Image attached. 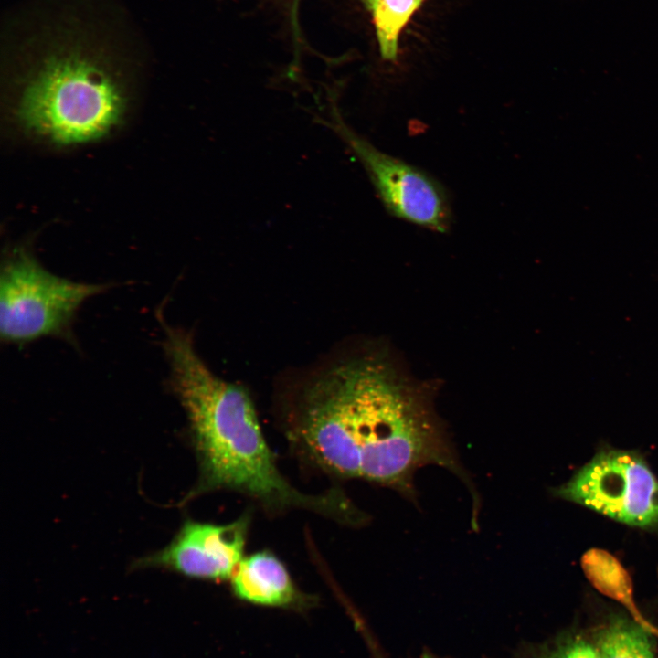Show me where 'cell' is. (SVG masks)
I'll list each match as a JSON object with an SVG mask.
<instances>
[{"label":"cell","mask_w":658,"mask_h":658,"mask_svg":"<svg viewBox=\"0 0 658 658\" xmlns=\"http://www.w3.org/2000/svg\"><path fill=\"white\" fill-rule=\"evenodd\" d=\"M360 1L371 15L381 58L395 61L402 30L427 0Z\"/></svg>","instance_id":"cell-11"},{"label":"cell","mask_w":658,"mask_h":658,"mask_svg":"<svg viewBox=\"0 0 658 658\" xmlns=\"http://www.w3.org/2000/svg\"><path fill=\"white\" fill-rule=\"evenodd\" d=\"M12 113L30 139L57 147L108 137L130 104L128 69L111 35L81 19H57L30 35Z\"/></svg>","instance_id":"cell-3"},{"label":"cell","mask_w":658,"mask_h":658,"mask_svg":"<svg viewBox=\"0 0 658 658\" xmlns=\"http://www.w3.org/2000/svg\"><path fill=\"white\" fill-rule=\"evenodd\" d=\"M283 427L294 452L334 478L364 480L410 500L415 472L426 465L471 483L425 398L379 355L345 359L316 377L288 408Z\"/></svg>","instance_id":"cell-1"},{"label":"cell","mask_w":658,"mask_h":658,"mask_svg":"<svg viewBox=\"0 0 658 658\" xmlns=\"http://www.w3.org/2000/svg\"><path fill=\"white\" fill-rule=\"evenodd\" d=\"M331 126L359 158L387 210L409 222L445 232L451 208L441 185L424 171L387 155L353 133L333 107Z\"/></svg>","instance_id":"cell-6"},{"label":"cell","mask_w":658,"mask_h":658,"mask_svg":"<svg viewBox=\"0 0 658 658\" xmlns=\"http://www.w3.org/2000/svg\"><path fill=\"white\" fill-rule=\"evenodd\" d=\"M107 288L57 276L29 250L16 248L5 256L1 267V339L21 344L45 336L69 337L80 305Z\"/></svg>","instance_id":"cell-4"},{"label":"cell","mask_w":658,"mask_h":658,"mask_svg":"<svg viewBox=\"0 0 658 658\" xmlns=\"http://www.w3.org/2000/svg\"><path fill=\"white\" fill-rule=\"evenodd\" d=\"M249 522V514L227 524L187 519L165 547L135 565L163 568L197 579H229L244 557Z\"/></svg>","instance_id":"cell-7"},{"label":"cell","mask_w":658,"mask_h":658,"mask_svg":"<svg viewBox=\"0 0 658 658\" xmlns=\"http://www.w3.org/2000/svg\"><path fill=\"white\" fill-rule=\"evenodd\" d=\"M229 580L236 598L258 606L305 611L317 601L298 588L282 561L269 550L244 557Z\"/></svg>","instance_id":"cell-8"},{"label":"cell","mask_w":658,"mask_h":658,"mask_svg":"<svg viewBox=\"0 0 658 658\" xmlns=\"http://www.w3.org/2000/svg\"><path fill=\"white\" fill-rule=\"evenodd\" d=\"M159 314L170 387L186 414L199 476L186 501L214 491L245 495L271 513L304 510L357 526L364 512L338 489L306 494L281 472L247 391L218 377L191 335Z\"/></svg>","instance_id":"cell-2"},{"label":"cell","mask_w":658,"mask_h":658,"mask_svg":"<svg viewBox=\"0 0 658 658\" xmlns=\"http://www.w3.org/2000/svg\"><path fill=\"white\" fill-rule=\"evenodd\" d=\"M536 658H600V656L593 642L578 634H567L543 648Z\"/></svg>","instance_id":"cell-12"},{"label":"cell","mask_w":658,"mask_h":658,"mask_svg":"<svg viewBox=\"0 0 658 658\" xmlns=\"http://www.w3.org/2000/svg\"><path fill=\"white\" fill-rule=\"evenodd\" d=\"M651 633L631 617L612 615L595 632L600 658H655Z\"/></svg>","instance_id":"cell-10"},{"label":"cell","mask_w":658,"mask_h":658,"mask_svg":"<svg viewBox=\"0 0 658 658\" xmlns=\"http://www.w3.org/2000/svg\"><path fill=\"white\" fill-rule=\"evenodd\" d=\"M580 564L586 578L599 592L620 603L630 617L652 635L658 637V628L639 610L633 596L631 578L616 557L604 549L594 547L583 554Z\"/></svg>","instance_id":"cell-9"},{"label":"cell","mask_w":658,"mask_h":658,"mask_svg":"<svg viewBox=\"0 0 658 658\" xmlns=\"http://www.w3.org/2000/svg\"><path fill=\"white\" fill-rule=\"evenodd\" d=\"M552 494L629 526L658 529V478L636 451L601 447Z\"/></svg>","instance_id":"cell-5"}]
</instances>
